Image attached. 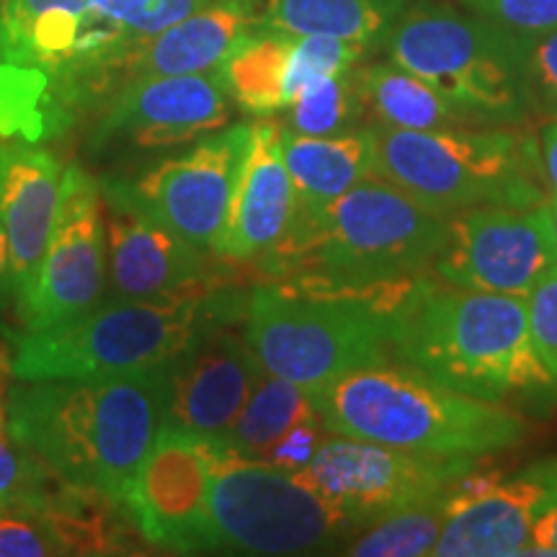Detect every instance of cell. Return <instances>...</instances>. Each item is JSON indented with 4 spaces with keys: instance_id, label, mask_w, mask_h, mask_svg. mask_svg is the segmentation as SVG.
<instances>
[{
    "instance_id": "cell-1",
    "label": "cell",
    "mask_w": 557,
    "mask_h": 557,
    "mask_svg": "<svg viewBox=\"0 0 557 557\" xmlns=\"http://www.w3.org/2000/svg\"><path fill=\"white\" fill-rule=\"evenodd\" d=\"M393 357L438 385L529 418L557 413V382L534 346L524 297L416 276L393 312Z\"/></svg>"
},
{
    "instance_id": "cell-2",
    "label": "cell",
    "mask_w": 557,
    "mask_h": 557,
    "mask_svg": "<svg viewBox=\"0 0 557 557\" xmlns=\"http://www.w3.org/2000/svg\"><path fill=\"white\" fill-rule=\"evenodd\" d=\"M171 369L173 359L101 380H21L5 403L9 434L65 483L124 504L169 426Z\"/></svg>"
},
{
    "instance_id": "cell-3",
    "label": "cell",
    "mask_w": 557,
    "mask_h": 557,
    "mask_svg": "<svg viewBox=\"0 0 557 557\" xmlns=\"http://www.w3.org/2000/svg\"><path fill=\"white\" fill-rule=\"evenodd\" d=\"M447 238V220L380 178H367L295 218L263 269L276 282L369 289L431 271Z\"/></svg>"
},
{
    "instance_id": "cell-4",
    "label": "cell",
    "mask_w": 557,
    "mask_h": 557,
    "mask_svg": "<svg viewBox=\"0 0 557 557\" xmlns=\"http://www.w3.org/2000/svg\"><path fill=\"white\" fill-rule=\"evenodd\" d=\"M329 434L442 457H487L513 449L529 434L527 416L444 387L418 369H357L310 389Z\"/></svg>"
},
{
    "instance_id": "cell-5",
    "label": "cell",
    "mask_w": 557,
    "mask_h": 557,
    "mask_svg": "<svg viewBox=\"0 0 557 557\" xmlns=\"http://www.w3.org/2000/svg\"><path fill=\"white\" fill-rule=\"evenodd\" d=\"M413 278L369 289L261 284L248 295L246 341L267 372L308 389L389 364L393 312Z\"/></svg>"
},
{
    "instance_id": "cell-6",
    "label": "cell",
    "mask_w": 557,
    "mask_h": 557,
    "mask_svg": "<svg viewBox=\"0 0 557 557\" xmlns=\"http://www.w3.org/2000/svg\"><path fill=\"white\" fill-rule=\"evenodd\" d=\"M372 178L385 181L436 218L475 207H537L549 191L537 137L506 124L395 129L367 122Z\"/></svg>"
},
{
    "instance_id": "cell-7",
    "label": "cell",
    "mask_w": 557,
    "mask_h": 557,
    "mask_svg": "<svg viewBox=\"0 0 557 557\" xmlns=\"http://www.w3.org/2000/svg\"><path fill=\"white\" fill-rule=\"evenodd\" d=\"M529 45L532 37L478 13L416 0L389 26L380 50L483 124L521 127L529 116Z\"/></svg>"
},
{
    "instance_id": "cell-8",
    "label": "cell",
    "mask_w": 557,
    "mask_h": 557,
    "mask_svg": "<svg viewBox=\"0 0 557 557\" xmlns=\"http://www.w3.org/2000/svg\"><path fill=\"white\" fill-rule=\"evenodd\" d=\"M205 287L150 299H107L86 315L18 338L16 380H101L176 359L209 318Z\"/></svg>"
},
{
    "instance_id": "cell-9",
    "label": "cell",
    "mask_w": 557,
    "mask_h": 557,
    "mask_svg": "<svg viewBox=\"0 0 557 557\" xmlns=\"http://www.w3.org/2000/svg\"><path fill=\"white\" fill-rule=\"evenodd\" d=\"M209 485V553L318 555L354 529L297 470L235 455L214 444Z\"/></svg>"
},
{
    "instance_id": "cell-10",
    "label": "cell",
    "mask_w": 557,
    "mask_h": 557,
    "mask_svg": "<svg viewBox=\"0 0 557 557\" xmlns=\"http://www.w3.org/2000/svg\"><path fill=\"white\" fill-rule=\"evenodd\" d=\"M478 468V457H442L364 438L336 436L320 444L297 470L354 529L436 498Z\"/></svg>"
},
{
    "instance_id": "cell-11",
    "label": "cell",
    "mask_w": 557,
    "mask_h": 557,
    "mask_svg": "<svg viewBox=\"0 0 557 557\" xmlns=\"http://www.w3.org/2000/svg\"><path fill=\"white\" fill-rule=\"evenodd\" d=\"M557 267L547 201L537 207H475L447 218V238L431 274L451 287L527 297Z\"/></svg>"
},
{
    "instance_id": "cell-12",
    "label": "cell",
    "mask_w": 557,
    "mask_h": 557,
    "mask_svg": "<svg viewBox=\"0 0 557 557\" xmlns=\"http://www.w3.org/2000/svg\"><path fill=\"white\" fill-rule=\"evenodd\" d=\"M109 278L101 184L78 165L62 176L60 207L34 284L18 299L26 331H47L103 302Z\"/></svg>"
},
{
    "instance_id": "cell-13",
    "label": "cell",
    "mask_w": 557,
    "mask_h": 557,
    "mask_svg": "<svg viewBox=\"0 0 557 557\" xmlns=\"http://www.w3.org/2000/svg\"><path fill=\"white\" fill-rule=\"evenodd\" d=\"M212 465V442L173 426L160 431L124 498L145 540L176 553H209Z\"/></svg>"
},
{
    "instance_id": "cell-14",
    "label": "cell",
    "mask_w": 557,
    "mask_h": 557,
    "mask_svg": "<svg viewBox=\"0 0 557 557\" xmlns=\"http://www.w3.org/2000/svg\"><path fill=\"white\" fill-rule=\"evenodd\" d=\"M111 299H150L205 287L201 248L184 240L145 205L132 181H103Z\"/></svg>"
},
{
    "instance_id": "cell-15",
    "label": "cell",
    "mask_w": 557,
    "mask_h": 557,
    "mask_svg": "<svg viewBox=\"0 0 557 557\" xmlns=\"http://www.w3.org/2000/svg\"><path fill=\"white\" fill-rule=\"evenodd\" d=\"M225 70L189 75H145L122 86L101 114L96 145L120 139L135 148H171L189 143L230 122Z\"/></svg>"
},
{
    "instance_id": "cell-16",
    "label": "cell",
    "mask_w": 557,
    "mask_h": 557,
    "mask_svg": "<svg viewBox=\"0 0 557 557\" xmlns=\"http://www.w3.org/2000/svg\"><path fill=\"white\" fill-rule=\"evenodd\" d=\"M248 135L250 124L209 132L184 156L163 160L135 181L137 194L181 238L212 250L225 225Z\"/></svg>"
},
{
    "instance_id": "cell-17",
    "label": "cell",
    "mask_w": 557,
    "mask_h": 557,
    "mask_svg": "<svg viewBox=\"0 0 557 557\" xmlns=\"http://www.w3.org/2000/svg\"><path fill=\"white\" fill-rule=\"evenodd\" d=\"M263 374L261 361L246 338L207 320L184 351L173 359L169 426L218 442Z\"/></svg>"
},
{
    "instance_id": "cell-18",
    "label": "cell",
    "mask_w": 557,
    "mask_h": 557,
    "mask_svg": "<svg viewBox=\"0 0 557 557\" xmlns=\"http://www.w3.org/2000/svg\"><path fill=\"white\" fill-rule=\"evenodd\" d=\"M295 207L282 124L261 116V122H250L225 225L212 250L227 261L263 259L287 235Z\"/></svg>"
},
{
    "instance_id": "cell-19",
    "label": "cell",
    "mask_w": 557,
    "mask_h": 557,
    "mask_svg": "<svg viewBox=\"0 0 557 557\" xmlns=\"http://www.w3.org/2000/svg\"><path fill=\"white\" fill-rule=\"evenodd\" d=\"M557 491V459L532 465L511 480H498L475 498L449 500L436 557L527 555L532 527Z\"/></svg>"
},
{
    "instance_id": "cell-20",
    "label": "cell",
    "mask_w": 557,
    "mask_h": 557,
    "mask_svg": "<svg viewBox=\"0 0 557 557\" xmlns=\"http://www.w3.org/2000/svg\"><path fill=\"white\" fill-rule=\"evenodd\" d=\"M62 165L34 143L0 145V225L9 240V289L21 299L45 259L60 207Z\"/></svg>"
},
{
    "instance_id": "cell-21",
    "label": "cell",
    "mask_w": 557,
    "mask_h": 557,
    "mask_svg": "<svg viewBox=\"0 0 557 557\" xmlns=\"http://www.w3.org/2000/svg\"><path fill=\"white\" fill-rule=\"evenodd\" d=\"M267 0H212L156 37L137 41L116 62L127 78L218 70L250 37L263 32Z\"/></svg>"
},
{
    "instance_id": "cell-22",
    "label": "cell",
    "mask_w": 557,
    "mask_h": 557,
    "mask_svg": "<svg viewBox=\"0 0 557 557\" xmlns=\"http://www.w3.org/2000/svg\"><path fill=\"white\" fill-rule=\"evenodd\" d=\"M94 0H3L0 52L5 60L73 78Z\"/></svg>"
},
{
    "instance_id": "cell-23",
    "label": "cell",
    "mask_w": 557,
    "mask_h": 557,
    "mask_svg": "<svg viewBox=\"0 0 557 557\" xmlns=\"http://www.w3.org/2000/svg\"><path fill=\"white\" fill-rule=\"evenodd\" d=\"M284 160L295 186V209H315L372 178L369 127L333 137L295 135L282 127Z\"/></svg>"
},
{
    "instance_id": "cell-24",
    "label": "cell",
    "mask_w": 557,
    "mask_h": 557,
    "mask_svg": "<svg viewBox=\"0 0 557 557\" xmlns=\"http://www.w3.org/2000/svg\"><path fill=\"white\" fill-rule=\"evenodd\" d=\"M367 120L395 129H455L491 127L470 111L457 107L442 90L395 62H374L359 67Z\"/></svg>"
},
{
    "instance_id": "cell-25",
    "label": "cell",
    "mask_w": 557,
    "mask_h": 557,
    "mask_svg": "<svg viewBox=\"0 0 557 557\" xmlns=\"http://www.w3.org/2000/svg\"><path fill=\"white\" fill-rule=\"evenodd\" d=\"M410 0H267L263 29L323 34L380 47Z\"/></svg>"
},
{
    "instance_id": "cell-26",
    "label": "cell",
    "mask_w": 557,
    "mask_h": 557,
    "mask_svg": "<svg viewBox=\"0 0 557 557\" xmlns=\"http://www.w3.org/2000/svg\"><path fill=\"white\" fill-rule=\"evenodd\" d=\"M308 418H318L310 389L263 369L235 423L214 444L235 455L263 459L295 423Z\"/></svg>"
},
{
    "instance_id": "cell-27",
    "label": "cell",
    "mask_w": 557,
    "mask_h": 557,
    "mask_svg": "<svg viewBox=\"0 0 557 557\" xmlns=\"http://www.w3.org/2000/svg\"><path fill=\"white\" fill-rule=\"evenodd\" d=\"M292 41L295 34L263 29L222 65L230 96L243 111L274 116L289 107Z\"/></svg>"
},
{
    "instance_id": "cell-28",
    "label": "cell",
    "mask_w": 557,
    "mask_h": 557,
    "mask_svg": "<svg viewBox=\"0 0 557 557\" xmlns=\"http://www.w3.org/2000/svg\"><path fill=\"white\" fill-rule=\"evenodd\" d=\"M282 127L295 135L333 137L367 124V103L359 83V65L320 78L289 103Z\"/></svg>"
},
{
    "instance_id": "cell-29",
    "label": "cell",
    "mask_w": 557,
    "mask_h": 557,
    "mask_svg": "<svg viewBox=\"0 0 557 557\" xmlns=\"http://www.w3.org/2000/svg\"><path fill=\"white\" fill-rule=\"evenodd\" d=\"M451 487V485H449ZM449 487L426 504L374 521L344 553L354 557H421L434 553L449 513Z\"/></svg>"
},
{
    "instance_id": "cell-30",
    "label": "cell",
    "mask_w": 557,
    "mask_h": 557,
    "mask_svg": "<svg viewBox=\"0 0 557 557\" xmlns=\"http://www.w3.org/2000/svg\"><path fill=\"white\" fill-rule=\"evenodd\" d=\"M54 116L50 75L0 52V137L39 143L50 135Z\"/></svg>"
},
{
    "instance_id": "cell-31",
    "label": "cell",
    "mask_w": 557,
    "mask_h": 557,
    "mask_svg": "<svg viewBox=\"0 0 557 557\" xmlns=\"http://www.w3.org/2000/svg\"><path fill=\"white\" fill-rule=\"evenodd\" d=\"M47 472L50 468L9 434L5 403H0V508L26 513L37 511L58 491L52 487Z\"/></svg>"
},
{
    "instance_id": "cell-32",
    "label": "cell",
    "mask_w": 557,
    "mask_h": 557,
    "mask_svg": "<svg viewBox=\"0 0 557 557\" xmlns=\"http://www.w3.org/2000/svg\"><path fill=\"white\" fill-rule=\"evenodd\" d=\"M212 0H94V9L120 26L129 47L171 29Z\"/></svg>"
},
{
    "instance_id": "cell-33",
    "label": "cell",
    "mask_w": 557,
    "mask_h": 557,
    "mask_svg": "<svg viewBox=\"0 0 557 557\" xmlns=\"http://www.w3.org/2000/svg\"><path fill=\"white\" fill-rule=\"evenodd\" d=\"M459 9L527 37L557 29V0H455Z\"/></svg>"
},
{
    "instance_id": "cell-34",
    "label": "cell",
    "mask_w": 557,
    "mask_h": 557,
    "mask_svg": "<svg viewBox=\"0 0 557 557\" xmlns=\"http://www.w3.org/2000/svg\"><path fill=\"white\" fill-rule=\"evenodd\" d=\"M529 114L557 120V29L532 37L527 54Z\"/></svg>"
},
{
    "instance_id": "cell-35",
    "label": "cell",
    "mask_w": 557,
    "mask_h": 557,
    "mask_svg": "<svg viewBox=\"0 0 557 557\" xmlns=\"http://www.w3.org/2000/svg\"><path fill=\"white\" fill-rule=\"evenodd\" d=\"M524 299L534 346L557 382V267L545 271Z\"/></svg>"
},
{
    "instance_id": "cell-36",
    "label": "cell",
    "mask_w": 557,
    "mask_h": 557,
    "mask_svg": "<svg viewBox=\"0 0 557 557\" xmlns=\"http://www.w3.org/2000/svg\"><path fill=\"white\" fill-rule=\"evenodd\" d=\"M47 555H60V547L41 519L26 511H13V508L0 511V557Z\"/></svg>"
},
{
    "instance_id": "cell-37",
    "label": "cell",
    "mask_w": 557,
    "mask_h": 557,
    "mask_svg": "<svg viewBox=\"0 0 557 557\" xmlns=\"http://www.w3.org/2000/svg\"><path fill=\"white\" fill-rule=\"evenodd\" d=\"M323 431H325V426L320 423V418L299 421L287 431V434L278 438V442L269 449V455L263 459L271 465H276V468H284V470L308 468L310 459L315 457L318 447L325 442Z\"/></svg>"
},
{
    "instance_id": "cell-38",
    "label": "cell",
    "mask_w": 557,
    "mask_h": 557,
    "mask_svg": "<svg viewBox=\"0 0 557 557\" xmlns=\"http://www.w3.org/2000/svg\"><path fill=\"white\" fill-rule=\"evenodd\" d=\"M527 555H557V491L549 496L532 527Z\"/></svg>"
},
{
    "instance_id": "cell-39",
    "label": "cell",
    "mask_w": 557,
    "mask_h": 557,
    "mask_svg": "<svg viewBox=\"0 0 557 557\" xmlns=\"http://www.w3.org/2000/svg\"><path fill=\"white\" fill-rule=\"evenodd\" d=\"M540 163L549 197H557V120H547L540 129Z\"/></svg>"
},
{
    "instance_id": "cell-40",
    "label": "cell",
    "mask_w": 557,
    "mask_h": 557,
    "mask_svg": "<svg viewBox=\"0 0 557 557\" xmlns=\"http://www.w3.org/2000/svg\"><path fill=\"white\" fill-rule=\"evenodd\" d=\"M0 287H9V240L0 225Z\"/></svg>"
},
{
    "instance_id": "cell-41",
    "label": "cell",
    "mask_w": 557,
    "mask_h": 557,
    "mask_svg": "<svg viewBox=\"0 0 557 557\" xmlns=\"http://www.w3.org/2000/svg\"><path fill=\"white\" fill-rule=\"evenodd\" d=\"M547 212H549V225H553L555 248H557V197H549V199H547Z\"/></svg>"
},
{
    "instance_id": "cell-42",
    "label": "cell",
    "mask_w": 557,
    "mask_h": 557,
    "mask_svg": "<svg viewBox=\"0 0 557 557\" xmlns=\"http://www.w3.org/2000/svg\"><path fill=\"white\" fill-rule=\"evenodd\" d=\"M0 511H3V508H0Z\"/></svg>"
}]
</instances>
